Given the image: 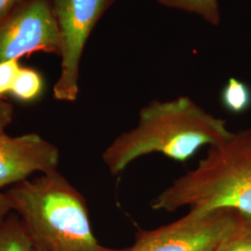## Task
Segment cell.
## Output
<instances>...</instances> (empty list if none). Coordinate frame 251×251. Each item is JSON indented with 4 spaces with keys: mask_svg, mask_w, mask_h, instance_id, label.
I'll return each mask as SVG.
<instances>
[{
    "mask_svg": "<svg viewBox=\"0 0 251 251\" xmlns=\"http://www.w3.org/2000/svg\"><path fill=\"white\" fill-rule=\"evenodd\" d=\"M233 135L226 120L209 114L187 96L153 100L141 109L137 126L108 146L102 160L113 175L152 152L185 163L200 148L221 144Z\"/></svg>",
    "mask_w": 251,
    "mask_h": 251,
    "instance_id": "obj_1",
    "label": "cell"
},
{
    "mask_svg": "<svg viewBox=\"0 0 251 251\" xmlns=\"http://www.w3.org/2000/svg\"><path fill=\"white\" fill-rule=\"evenodd\" d=\"M21 216L34 251H126L100 245L86 200L57 171L25 179L7 193Z\"/></svg>",
    "mask_w": 251,
    "mask_h": 251,
    "instance_id": "obj_2",
    "label": "cell"
},
{
    "mask_svg": "<svg viewBox=\"0 0 251 251\" xmlns=\"http://www.w3.org/2000/svg\"><path fill=\"white\" fill-rule=\"evenodd\" d=\"M154 210L229 208L251 215V127L209 146L198 166L152 199Z\"/></svg>",
    "mask_w": 251,
    "mask_h": 251,
    "instance_id": "obj_3",
    "label": "cell"
},
{
    "mask_svg": "<svg viewBox=\"0 0 251 251\" xmlns=\"http://www.w3.org/2000/svg\"><path fill=\"white\" fill-rule=\"evenodd\" d=\"M236 219L237 211L229 208L189 210L170 225L140 231L126 251H216Z\"/></svg>",
    "mask_w": 251,
    "mask_h": 251,
    "instance_id": "obj_4",
    "label": "cell"
},
{
    "mask_svg": "<svg viewBox=\"0 0 251 251\" xmlns=\"http://www.w3.org/2000/svg\"><path fill=\"white\" fill-rule=\"evenodd\" d=\"M112 0H54L53 13L60 33L61 75L54 97L74 101L78 94L81 56L87 39Z\"/></svg>",
    "mask_w": 251,
    "mask_h": 251,
    "instance_id": "obj_5",
    "label": "cell"
},
{
    "mask_svg": "<svg viewBox=\"0 0 251 251\" xmlns=\"http://www.w3.org/2000/svg\"><path fill=\"white\" fill-rule=\"evenodd\" d=\"M60 50L53 10L46 0H35L0 25V63L38 50Z\"/></svg>",
    "mask_w": 251,
    "mask_h": 251,
    "instance_id": "obj_6",
    "label": "cell"
},
{
    "mask_svg": "<svg viewBox=\"0 0 251 251\" xmlns=\"http://www.w3.org/2000/svg\"><path fill=\"white\" fill-rule=\"evenodd\" d=\"M59 159L58 148L40 135L0 133V188L23 181L34 172L56 171Z\"/></svg>",
    "mask_w": 251,
    "mask_h": 251,
    "instance_id": "obj_7",
    "label": "cell"
},
{
    "mask_svg": "<svg viewBox=\"0 0 251 251\" xmlns=\"http://www.w3.org/2000/svg\"><path fill=\"white\" fill-rule=\"evenodd\" d=\"M0 251H34L22 221L10 218L0 226Z\"/></svg>",
    "mask_w": 251,
    "mask_h": 251,
    "instance_id": "obj_8",
    "label": "cell"
},
{
    "mask_svg": "<svg viewBox=\"0 0 251 251\" xmlns=\"http://www.w3.org/2000/svg\"><path fill=\"white\" fill-rule=\"evenodd\" d=\"M216 251H251V215L237 211V219L232 230Z\"/></svg>",
    "mask_w": 251,
    "mask_h": 251,
    "instance_id": "obj_9",
    "label": "cell"
},
{
    "mask_svg": "<svg viewBox=\"0 0 251 251\" xmlns=\"http://www.w3.org/2000/svg\"><path fill=\"white\" fill-rule=\"evenodd\" d=\"M158 2L165 7L197 14L213 25L220 23L218 0H158Z\"/></svg>",
    "mask_w": 251,
    "mask_h": 251,
    "instance_id": "obj_10",
    "label": "cell"
},
{
    "mask_svg": "<svg viewBox=\"0 0 251 251\" xmlns=\"http://www.w3.org/2000/svg\"><path fill=\"white\" fill-rule=\"evenodd\" d=\"M222 101L233 114L243 113L251 105V90L242 81L230 78L222 92Z\"/></svg>",
    "mask_w": 251,
    "mask_h": 251,
    "instance_id": "obj_11",
    "label": "cell"
},
{
    "mask_svg": "<svg viewBox=\"0 0 251 251\" xmlns=\"http://www.w3.org/2000/svg\"><path fill=\"white\" fill-rule=\"evenodd\" d=\"M43 89V81L38 73L29 68H21L11 90L17 99L29 101L36 99Z\"/></svg>",
    "mask_w": 251,
    "mask_h": 251,
    "instance_id": "obj_12",
    "label": "cell"
},
{
    "mask_svg": "<svg viewBox=\"0 0 251 251\" xmlns=\"http://www.w3.org/2000/svg\"><path fill=\"white\" fill-rule=\"evenodd\" d=\"M21 67L17 60H9L0 63V97L11 92L18 76Z\"/></svg>",
    "mask_w": 251,
    "mask_h": 251,
    "instance_id": "obj_13",
    "label": "cell"
},
{
    "mask_svg": "<svg viewBox=\"0 0 251 251\" xmlns=\"http://www.w3.org/2000/svg\"><path fill=\"white\" fill-rule=\"evenodd\" d=\"M11 209H14L13 202L8 194L0 193V226L6 221L5 217Z\"/></svg>",
    "mask_w": 251,
    "mask_h": 251,
    "instance_id": "obj_14",
    "label": "cell"
},
{
    "mask_svg": "<svg viewBox=\"0 0 251 251\" xmlns=\"http://www.w3.org/2000/svg\"><path fill=\"white\" fill-rule=\"evenodd\" d=\"M10 120V113L9 108L5 104L0 103V133H4L3 129L6 126L8 125Z\"/></svg>",
    "mask_w": 251,
    "mask_h": 251,
    "instance_id": "obj_15",
    "label": "cell"
},
{
    "mask_svg": "<svg viewBox=\"0 0 251 251\" xmlns=\"http://www.w3.org/2000/svg\"><path fill=\"white\" fill-rule=\"evenodd\" d=\"M19 0H0V20L4 18Z\"/></svg>",
    "mask_w": 251,
    "mask_h": 251,
    "instance_id": "obj_16",
    "label": "cell"
}]
</instances>
